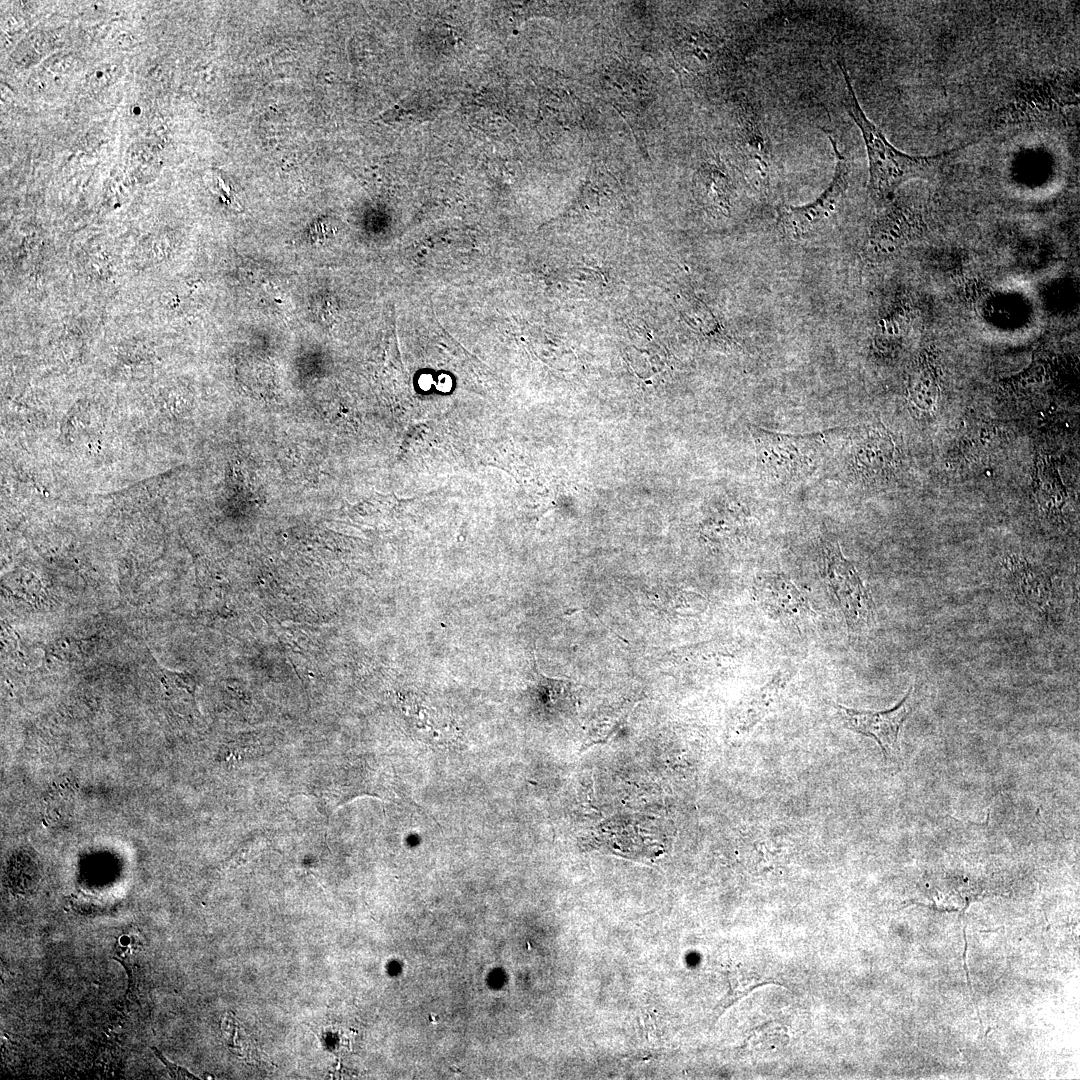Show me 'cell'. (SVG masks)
<instances>
[{
    "mask_svg": "<svg viewBox=\"0 0 1080 1080\" xmlns=\"http://www.w3.org/2000/svg\"><path fill=\"white\" fill-rule=\"evenodd\" d=\"M837 62L846 83L843 104L861 130L869 158L870 187L874 193L884 194L890 191L904 178L938 164L958 150L953 149L931 156H912L898 150L867 118L857 100L844 63L841 60Z\"/></svg>",
    "mask_w": 1080,
    "mask_h": 1080,
    "instance_id": "6da1fadb",
    "label": "cell"
},
{
    "mask_svg": "<svg viewBox=\"0 0 1080 1080\" xmlns=\"http://www.w3.org/2000/svg\"><path fill=\"white\" fill-rule=\"evenodd\" d=\"M757 469L778 485H791L809 477L823 457V434L793 435L752 426Z\"/></svg>",
    "mask_w": 1080,
    "mask_h": 1080,
    "instance_id": "7a4b0ae2",
    "label": "cell"
},
{
    "mask_svg": "<svg viewBox=\"0 0 1080 1080\" xmlns=\"http://www.w3.org/2000/svg\"><path fill=\"white\" fill-rule=\"evenodd\" d=\"M823 576L844 616L851 635L867 632L874 623V603L853 563L838 543L822 547Z\"/></svg>",
    "mask_w": 1080,
    "mask_h": 1080,
    "instance_id": "3957f363",
    "label": "cell"
},
{
    "mask_svg": "<svg viewBox=\"0 0 1080 1080\" xmlns=\"http://www.w3.org/2000/svg\"><path fill=\"white\" fill-rule=\"evenodd\" d=\"M848 472L866 484L890 480L900 466V451L896 442L881 423L859 427L846 449Z\"/></svg>",
    "mask_w": 1080,
    "mask_h": 1080,
    "instance_id": "277c9868",
    "label": "cell"
},
{
    "mask_svg": "<svg viewBox=\"0 0 1080 1080\" xmlns=\"http://www.w3.org/2000/svg\"><path fill=\"white\" fill-rule=\"evenodd\" d=\"M912 692L913 688H910L903 699L888 710H857L839 704L834 707L846 728L875 739L885 759L896 762L900 754L899 733L913 710Z\"/></svg>",
    "mask_w": 1080,
    "mask_h": 1080,
    "instance_id": "5b68a950",
    "label": "cell"
},
{
    "mask_svg": "<svg viewBox=\"0 0 1080 1080\" xmlns=\"http://www.w3.org/2000/svg\"><path fill=\"white\" fill-rule=\"evenodd\" d=\"M828 137L836 157L833 180L827 190L813 203L784 210L782 222L793 233H806L818 228L835 210L836 204L846 188L848 176L846 159L839 152L834 139L830 135Z\"/></svg>",
    "mask_w": 1080,
    "mask_h": 1080,
    "instance_id": "8992f818",
    "label": "cell"
},
{
    "mask_svg": "<svg viewBox=\"0 0 1080 1080\" xmlns=\"http://www.w3.org/2000/svg\"><path fill=\"white\" fill-rule=\"evenodd\" d=\"M756 594L771 616L787 621H803L812 613L796 585L784 574L769 573L757 582Z\"/></svg>",
    "mask_w": 1080,
    "mask_h": 1080,
    "instance_id": "52a82bcc",
    "label": "cell"
},
{
    "mask_svg": "<svg viewBox=\"0 0 1080 1080\" xmlns=\"http://www.w3.org/2000/svg\"><path fill=\"white\" fill-rule=\"evenodd\" d=\"M793 676V670H780L768 682L752 691L739 717L743 732L755 728L778 705Z\"/></svg>",
    "mask_w": 1080,
    "mask_h": 1080,
    "instance_id": "ba28073f",
    "label": "cell"
},
{
    "mask_svg": "<svg viewBox=\"0 0 1080 1080\" xmlns=\"http://www.w3.org/2000/svg\"><path fill=\"white\" fill-rule=\"evenodd\" d=\"M1033 492L1040 509L1047 516H1060L1067 503L1068 492L1056 461L1039 456L1035 462Z\"/></svg>",
    "mask_w": 1080,
    "mask_h": 1080,
    "instance_id": "9c48e42d",
    "label": "cell"
},
{
    "mask_svg": "<svg viewBox=\"0 0 1080 1080\" xmlns=\"http://www.w3.org/2000/svg\"><path fill=\"white\" fill-rule=\"evenodd\" d=\"M740 125L741 147L746 162L751 165L752 171L764 176L769 169L770 150L762 126L754 112L747 110L740 116Z\"/></svg>",
    "mask_w": 1080,
    "mask_h": 1080,
    "instance_id": "30bf717a",
    "label": "cell"
},
{
    "mask_svg": "<svg viewBox=\"0 0 1080 1080\" xmlns=\"http://www.w3.org/2000/svg\"><path fill=\"white\" fill-rule=\"evenodd\" d=\"M82 644H84V641L77 639H57V641L50 645L49 650L55 657L61 660L70 661L77 659V657L83 653Z\"/></svg>",
    "mask_w": 1080,
    "mask_h": 1080,
    "instance_id": "8fae6325",
    "label": "cell"
},
{
    "mask_svg": "<svg viewBox=\"0 0 1080 1080\" xmlns=\"http://www.w3.org/2000/svg\"><path fill=\"white\" fill-rule=\"evenodd\" d=\"M151 1049L153 1050L155 1056H157L160 1059V1061L166 1066L167 1070L169 1071L170 1075L173 1078H178V1079L179 1078H181V1079H188V1078L189 1079H196L197 1078L193 1074H191L189 1071H187L186 1069H184V1068H182L180 1066H177L176 1064L168 1061V1059L165 1056H163L162 1053L157 1048L151 1047Z\"/></svg>",
    "mask_w": 1080,
    "mask_h": 1080,
    "instance_id": "7c38bea8",
    "label": "cell"
}]
</instances>
